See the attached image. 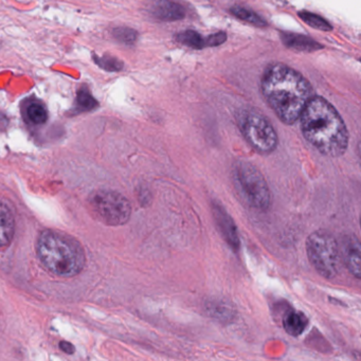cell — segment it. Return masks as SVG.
<instances>
[{
  "label": "cell",
  "mask_w": 361,
  "mask_h": 361,
  "mask_svg": "<svg viewBox=\"0 0 361 361\" xmlns=\"http://www.w3.org/2000/svg\"><path fill=\"white\" fill-rule=\"evenodd\" d=\"M113 37L124 45H134L138 39V33L128 27H118L113 30Z\"/></svg>",
  "instance_id": "obj_19"
},
{
  "label": "cell",
  "mask_w": 361,
  "mask_h": 361,
  "mask_svg": "<svg viewBox=\"0 0 361 361\" xmlns=\"http://www.w3.org/2000/svg\"><path fill=\"white\" fill-rule=\"evenodd\" d=\"M37 251L43 265L56 276H77L85 266L83 247L64 232L56 230L42 232L37 240Z\"/></svg>",
  "instance_id": "obj_3"
},
{
  "label": "cell",
  "mask_w": 361,
  "mask_h": 361,
  "mask_svg": "<svg viewBox=\"0 0 361 361\" xmlns=\"http://www.w3.org/2000/svg\"><path fill=\"white\" fill-rule=\"evenodd\" d=\"M175 39L178 43L188 46V47L194 48V49H202V48L207 47V39L202 37L200 33L193 30H185L179 32L175 37Z\"/></svg>",
  "instance_id": "obj_14"
},
{
  "label": "cell",
  "mask_w": 361,
  "mask_h": 361,
  "mask_svg": "<svg viewBox=\"0 0 361 361\" xmlns=\"http://www.w3.org/2000/svg\"><path fill=\"white\" fill-rule=\"evenodd\" d=\"M16 231L13 213L5 202H0V249L9 246Z\"/></svg>",
  "instance_id": "obj_11"
},
{
  "label": "cell",
  "mask_w": 361,
  "mask_h": 361,
  "mask_svg": "<svg viewBox=\"0 0 361 361\" xmlns=\"http://www.w3.org/2000/svg\"><path fill=\"white\" fill-rule=\"evenodd\" d=\"M308 321L305 314L299 310H290L285 314L283 319V327L288 335L293 337H299L307 329Z\"/></svg>",
  "instance_id": "obj_12"
},
{
  "label": "cell",
  "mask_w": 361,
  "mask_h": 361,
  "mask_svg": "<svg viewBox=\"0 0 361 361\" xmlns=\"http://www.w3.org/2000/svg\"><path fill=\"white\" fill-rule=\"evenodd\" d=\"M88 206L94 219L109 226H122L130 221L132 206L126 196L111 190L92 192Z\"/></svg>",
  "instance_id": "obj_6"
},
{
  "label": "cell",
  "mask_w": 361,
  "mask_h": 361,
  "mask_svg": "<svg viewBox=\"0 0 361 361\" xmlns=\"http://www.w3.org/2000/svg\"><path fill=\"white\" fill-rule=\"evenodd\" d=\"M262 90L272 111L283 123H295L312 98L310 82L284 64L268 67L262 80Z\"/></svg>",
  "instance_id": "obj_1"
},
{
  "label": "cell",
  "mask_w": 361,
  "mask_h": 361,
  "mask_svg": "<svg viewBox=\"0 0 361 361\" xmlns=\"http://www.w3.org/2000/svg\"><path fill=\"white\" fill-rule=\"evenodd\" d=\"M341 259L345 267L348 268L350 274L354 278L360 279L361 264H360V242L356 235L346 236L342 243Z\"/></svg>",
  "instance_id": "obj_8"
},
{
  "label": "cell",
  "mask_w": 361,
  "mask_h": 361,
  "mask_svg": "<svg viewBox=\"0 0 361 361\" xmlns=\"http://www.w3.org/2000/svg\"><path fill=\"white\" fill-rule=\"evenodd\" d=\"M306 253L312 267L327 280L335 279L341 269V252L335 236L326 230L312 232L306 240Z\"/></svg>",
  "instance_id": "obj_5"
},
{
  "label": "cell",
  "mask_w": 361,
  "mask_h": 361,
  "mask_svg": "<svg viewBox=\"0 0 361 361\" xmlns=\"http://www.w3.org/2000/svg\"><path fill=\"white\" fill-rule=\"evenodd\" d=\"M27 117L32 123L41 126L48 120V111L41 102H32L27 107Z\"/></svg>",
  "instance_id": "obj_16"
},
{
  "label": "cell",
  "mask_w": 361,
  "mask_h": 361,
  "mask_svg": "<svg viewBox=\"0 0 361 361\" xmlns=\"http://www.w3.org/2000/svg\"><path fill=\"white\" fill-rule=\"evenodd\" d=\"M281 39L286 47L298 50V51L312 52L322 48L320 44L305 35L283 32L281 33Z\"/></svg>",
  "instance_id": "obj_13"
},
{
  "label": "cell",
  "mask_w": 361,
  "mask_h": 361,
  "mask_svg": "<svg viewBox=\"0 0 361 361\" xmlns=\"http://www.w3.org/2000/svg\"><path fill=\"white\" fill-rule=\"evenodd\" d=\"M60 348L61 350H64L67 354H73V352H75V346H73V344L69 343V342H61Z\"/></svg>",
  "instance_id": "obj_22"
},
{
  "label": "cell",
  "mask_w": 361,
  "mask_h": 361,
  "mask_svg": "<svg viewBox=\"0 0 361 361\" xmlns=\"http://www.w3.org/2000/svg\"><path fill=\"white\" fill-rule=\"evenodd\" d=\"M232 179L243 200L255 210H269L271 193L262 173L250 162L238 161L232 168Z\"/></svg>",
  "instance_id": "obj_4"
},
{
  "label": "cell",
  "mask_w": 361,
  "mask_h": 361,
  "mask_svg": "<svg viewBox=\"0 0 361 361\" xmlns=\"http://www.w3.org/2000/svg\"><path fill=\"white\" fill-rule=\"evenodd\" d=\"M154 18L161 22H175L185 18V9L170 0H156L151 8Z\"/></svg>",
  "instance_id": "obj_10"
},
{
  "label": "cell",
  "mask_w": 361,
  "mask_h": 361,
  "mask_svg": "<svg viewBox=\"0 0 361 361\" xmlns=\"http://www.w3.org/2000/svg\"><path fill=\"white\" fill-rule=\"evenodd\" d=\"M212 210L217 227H219L224 240L233 250H238L240 245V236H238V229H236L233 219L228 214L227 211L224 210L223 207L219 206V204H215Z\"/></svg>",
  "instance_id": "obj_9"
},
{
  "label": "cell",
  "mask_w": 361,
  "mask_h": 361,
  "mask_svg": "<svg viewBox=\"0 0 361 361\" xmlns=\"http://www.w3.org/2000/svg\"><path fill=\"white\" fill-rule=\"evenodd\" d=\"M231 13L236 16V18H240V20L249 23V24L255 25L257 27H265L267 25V23L261 16H257L253 11H250V10L246 9V8L240 7V6L232 7Z\"/></svg>",
  "instance_id": "obj_17"
},
{
  "label": "cell",
  "mask_w": 361,
  "mask_h": 361,
  "mask_svg": "<svg viewBox=\"0 0 361 361\" xmlns=\"http://www.w3.org/2000/svg\"><path fill=\"white\" fill-rule=\"evenodd\" d=\"M75 105L80 111H90L98 107V101L94 98L90 90L83 86L78 90Z\"/></svg>",
  "instance_id": "obj_15"
},
{
  "label": "cell",
  "mask_w": 361,
  "mask_h": 361,
  "mask_svg": "<svg viewBox=\"0 0 361 361\" xmlns=\"http://www.w3.org/2000/svg\"><path fill=\"white\" fill-rule=\"evenodd\" d=\"M301 130L306 140L327 157H340L348 147L345 123L335 107L321 97H312L304 107Z\"/></svg>",
  "instance_id": "obj_2"
},
{
  "label": "cell",
  "mask_w": 361,
  "mask_h": 361,
  "mask_svg": "<svg viewBox=\"0 0 361 361\" xmlns=\"http://www.w3.org/2000/svg\"><path fill=\"white\" fill-rule=\"evenodd\" d=\"M94 62L98 65L100 68L104 69L106 71H122L123 68V63L114 56H94Z\"/></svg>",
  "instance_id": "obj_20"
},
{
  "label": "cell",
  "mask_w": 361,
  "mask_h": 361,
  "mask_svg": "<svg viewBox=\"0 0 361 361\" xmlns=\"http://www.w3.org/2000/svg\"><path fill=\"white\" fill-rule=\"evenodd\" d=\"M238 126L247 142L255 152L269 155L278 147V135L272 124L261 114L245 111L238 119Z\"/></svg>",
  "instance_id": "obj_7"
},
{
  "label": "cell",
  "mask_w": 361,
  "mask_h": 361,
  "mask_svg": "<svg viewBox=\"0 0 361 361\" xmlns=\"http://www.w3.org/2000/svg\"><path fill=\"white\" fill-rule=\"evenodd\" d=\"M299 16L306 25L312 27V28L317 29V30L325 31L326 32V31H331L333 29L329 22H326L321 16H317V14L303 11L300 12Z\"/></svg>",
  "instance_id": "obj_18"
},
{
  "label": "cell",
  "mask_w": 361,
  "mask_h": 361,
  "mask_svg": "<svg viewBox=\"0 0 361 361\" xmlns=\"http://www.w3.org/2000/svg\"><path fill=\"white\" fill-rule=\"evenodd\" d=\"M207 47H215V46L221 45L227 39V35L224 32L214 33L210 37H207Z\"/></svg>",
  "instance_id": "obj_21"
}]
</instances>
